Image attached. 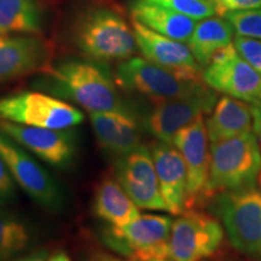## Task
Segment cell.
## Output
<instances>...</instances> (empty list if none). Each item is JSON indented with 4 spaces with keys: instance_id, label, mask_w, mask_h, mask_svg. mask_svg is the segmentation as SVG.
I'll return each instance as SVG.
<instances>
[{
    "instance_id": "6da1fadb",
    "label": "cell",
    "mask_w": 261,
    "mask_h": 261,
    "mask_svg": "<svg viewBox=\"0 0 261 261\" xmlns=\"http://www.w3.org/2000/svg\"><path fill=\"white\" fill-rule=\"evenodd\" d=\"M33 86L65 102H73L89 113L135 110L123 99L108 65L90 58H68L50 63L38 73Z\"/></svg>"
},
{
    "instance_id": "7a4b0ae2",
    "label": "cell",
    "mask_w": 261,
    "mask_h": 261,
    "mask_svg": "<svg viewBox=\"0 0 261 261\" xmlns=\"http://www.w3.org/2000/svg\"><path fill=\"white\" fill-rule=\"evenodd\" d=\"M208 200L225 191L255 188L261 169L257 136L249 132L211 143Z\"/></svg>"
},
{
    "instance_id": "3957f363",
    "label": "cell",
    "mask_w": 261,
    "mask_h": 261,
    "mask_svg": "<svg viewBox=\"0 0 261 261\" xmlns=\"http://www.w3.org/2000/svg\"><path fill=\"white\" fill-rule=\"evenodd\" d=\"M74 42L90 60L126 61L137 47L133 29L116 11L96 8L86 11L75 24Z\"/></svg>"
},
{
    "instance_id": "277c9868",
    "label": "cell",
    "mask_w": 261,
    "mask_h": 261,
    "mask_svg": "<svg viewBox=\"0 0 261 261\" xmlns=\"http://www.w3.org/2000/svg\"><path fill=\"white\" fill-rule=\"evenodd\" d=\"M210 210L221 220L237 252L261 259V194L255 188L217 194L211 198Z\"/></svg>"
},
{
    "instance_id": "5b68a950",
    "label": "cell",
    "mask_w": 261,
    "mask_h": 261,
    "mask_svg": "<svg viewBox=\"0 0 261 261\" xmlns=\"http://www.w3.org/2000/svg\"><path fill=\"white\" fill-rule=\"evenodd\" d=\"M172 224L173 220L167 215L140 214L126 226L107 225L100 231L99 237L104 246L126 259H168Z\"/></svg>"
},
{
    "instance_id": "8992f818",
    "label": "cell",
    "mask_w": 261,
    "mask_h": 261,
    "mask_svg": "<svg viewBox=\"0 0 261 261\" xmlns=\"http://www.w3.org/2000/svg\"><path fill=\"white\" fill-rule=\"evenodd\" d=\"M114 76L121 90L144 96L152 102L190 96L210 87L203 80L185 79L140 57L122 61Z\"/></svg>"
},
{
    "instance_id": "52a82bcc",
    "label": "cell",
    "mask_w": 261,
    "mask_h": 261,
    "mask_svg": "<svg viewBox=\"0 0 261 261\" xmlns=\"http://www.w3.org/2000/svg\"><path fill=\"white\" fill-rule=\"evenodd\" d=\"M0 120L24 126L68 129L79 126L84 121V114L48 93L24 91L0 98Z\"/></svg>"
},
{
    "instance_id": "ba28073f",
    "label": "cell",
    "mask_w": 261,
    "mask_h": 261,
    "mask_svg": "<svg viewBox=\"0 0 261 261\" xmlns=\"http://www.w3.org/2000/svg\"><path fill=\"white\" fill-rule=\"evenodd\" d=\"M0 156L10 174L35 203L45 210L58 212L64 204L61 185L35 156L0 130Z\"/></svg>"
},
{
    "instance_id": "9c48e42d",
    "label": "cell",
    "mask_w": 261,
    "mask_h": 261,
    "mask_svg": "<svg viewBox=\"0 0 261 261\" xmlns=\"http://www.w3.org/2000/svg\"><path fill=\"white\" fill-rule=\"evenodd\" d=\"M224 227L217 218L195 210L173 220L169 257L173 261H201L219 250Z\"/></svg>"
},
{
    "instance_id": "30bf717a",
    "label": "cell",
    "mask_w": 261,
    "mask_h": 261,
    "mask_svg": "<svg viewBox=\"0 0 261 261\" xmlns=\"http://www.w3.org/2000/svg\"><path fill=\"white\" fill-rule=\"evenodd\" d=\"M217 102V91L211 87L190 96L158 100L142 119L143 126L160 142L172 144L179 130L211 114Z\"/></svg>"
},
{
    "instance_id": "8fae6325",
    "label": "cell",
    "mask_w": 261,
    "mask_h": 261,
    "mask_svg": "<svg viewBox=\"0 0 261 261\" xmlns=\"http://www.w3.org/2000/svg\"><path fill=\"white\" fill-rule=\"evenodd\" d=\"M0 130L38 160L55 168H68L76 158L77 135L73 128H42L0 120Z\"/></svg>"
},
{
    "instance_id": "7c38bea8",
    "label": "cell",
    "mask_w": 261,
    "mask_h": 261,
    "mask_svg": "<svg viewBox=\"0 0 261 261\" xmlns=\"http://www.w3.org/2000/svg\"><path fill=\"white\" fill-rule=\"evenodd\" d=\"M211 89L249 104L261 100V74L240 56L233 42L218 52L202 74Z\"/></svg>"
},
{
    "instance_id": "4fadbf2b",
    "label": "cell",
    "mask_w": 261,
    "mask_h": 261,
    "mask_svg": "<svg viewBox=\"0 0 261 261\" xmlns=\"http://www.w3.org/2000/svg\"><path fill=\"white\" fill-rule=\"evenodd\" d=\"M114 178L139 210L166 211L150 148L139 146L114 161Z\"/></svg>"
},
{
    "instance_id": "5bb4252c",
    "label": "cell",
    "mask_w": 261,
    "mask_h": 261,
    "mask_svg": "<svg viewBox=\"0 0 261 261\" xmlns=\"http://www.w3.org/2000/svg\"><path fill=\"white\" fill-rule=\"evenodd\" d=\"M204 116L179 130L172 140L184 159L188 173L187 211L208 201L211 150Z\"/></svg>"
},
{
    "instance_id": "9a60e30c",
    "label": "cell",
    "mask_w": 261,
    "mask_h": 261,
    "mask_svg": "<svg viewBox=\"0 0 261 261\" xmlns=\"http://www.w3.org/2000/svg\"><path fill=\"white\" fill-rule=\"evenodd\" d=\"M137 47L145 60L190 80H203L202 67L185 42L159 34L133 19Z\"/></svg>"
},
{
    "instance_id": "2e32d148",
    "label": "cell",
    "mask_w": 261,
    "mask_h": 261,
    "mask_svg": "<svg viewBox=\"0 0 261 261\" xmlns=\"http://www.w3.org/2000/svg\"><path fill=\"white\" fill-rule=\"evenodd\" d=\"M50 60V45L37 35H0V85L40 73Z\"/></svg>"
},
{
    "instance_id": "e0dca14e",
    "label": "cell",
    "mask_w": 261,
    "mask_h": 261,
    "mask_svg": "<svg viewBox=\"0 0 261 261\" xmlns=\"http://www.w3.org/2000/svg\"><path fill=\"white\" fill-rule=\"evenodd\" d=\"M90 121L98 145L114 159L142 146V119L136 110L90 113Z\"/></svg>"
},
{
    "instance_id": "ac0fdd59",
    "label": "cell",
    "mask_w": 261,
    "mask_h": 261,
    "mask_svg": "<svg viewBox=\"0 0 261 261\" xmlns=\"http://www.w3.org/2000/svg\"><path fill=\"white\" fill-rule=\"evenodd\" d=\"M166 210L173 215L187 211L188 173L184 159L173 144L154 142L150 146Z\"/></svg>"
},
{
    "instance_id": "d6986e66",
    "label": "cell",
    "mask_w": 261,
    "mask_h": 261,
    "mask_svg": "<svg viewBox=\"0 0 261 261\" xmlns=\"http://www.w3.org/2000/svg\"><path fill=\"white\" fill-rule=\"evenodd\" d=\"M92 211L108 226L122 227L140 215L139 208L115 178L107 177L97 185Z\"/></svg>"
},
{
    "instance_id": "ffe728a7",
    "label": "cell",
    "mask_w": 261,
    "mask_h": 261,
    "mask_svg": "<svg viewBox=\"0 0 261 261\" xmlns=\"http://www.w3.org/2000/svg\"><path fill=\"white\" fill-rule=\"evenodd\" d=\"M130 15L135 21L151 31L187 44L197 23L195 18L145 0L133 2L130 5Z\"/></svg>"
},
{
    "instance_id": "44dd1931",
    "label": "cell",
    "mask_w": 261,
    "mask_h": 261,
    "mask_svg": "<svg viewBox=\"0 0 261 261\" xmlns=\"http://www.w3.org/2000/svg\"><path fill=\"white\" fill-rule=\"evenodd\" d=\"M252 108L247 102L230 96L218 99L211 116L205 121L211 143L232 138L252 130Z\"/></svg>"
},
{
    "instance_id": "7402d4cb",
    "label": "cell",
    "mask_w": 261,
    "mask_h": 261,
    "mask_svg": "<svg viewBox=\"0 0 261 261\" xmlns=\"http://www.w3.org/2000/svg\"><path fill=\"white\" fill-rule=\"evenodd\" d=\"M233 27L226 18L207 17L196 23L188 46L201 67H207L215 55L232 44Z\"/></svg>"
},
{
    "instance_id": "603a6c76",
    "label": "cell",
    "mask_w": 261,
    "mask_h": 261,
    "mask_svg": "<svg viewBox=\"0 0 261 261\" xmlns=\"http://www.w3.org/2000/svg\"><path fill=\"white\" fill-rule=\"evenodd\" d=\"M44 21V10L38 0H0V35H38Z\"/></svg>"
},
{
    "instance_id": "cb8c5ba5",
    "label": "cell",
    "mask_w": 261,
    "mask_h": 261,
    "mask_svg": "<svg viewBox=\"0 0 261 261\" xmlns=\"http://www.w3.org/2000/svg\"><path fill=\"white\" fill-rule=\"evenodd\" d=\"M31 242V228L23 219L0 205V261L19 256Z\"/></svg>"
},
{
    "instance_id": "d4e9b609",
    "label": "cell",
    "mask_w": 261,
    "mask_h": 261,
    "mask_svg": "<svg viewBox=\"0 0 261 261\" xmlns=\"http://www.w3.org/2000/svg\"><path fill=\"white\" fill-rule=\"evenodd\" d=\"M145 2L174 10L195 19H203L218 14L217 4L212 0H145Z\"/></svg>"
},
{
    "instance_id": "484cf974",
    "label": "cell",
    "mask_w": 261,
    "mask_h": 261,
    "mask_svg": "<svg viewBox=\"0 0 261 261\" xmlns=\"http://www.w3.org/2000/svg\"><path fill=\"white\" fill-rule=\"evenodd\" d=\"M224 17L230 22L236 34L261 40V8L228 11Z\"/></svg>"
},
{
    "instance_id": "4316f807",
    "label": "cell",
    "mask_w": 261,
    "mask_h": 261,
    "mask_svg": "<svg viewBox=\"0 0 261 261\" xmlns=\"http://www.w3.org/2000/svg\"><path fill=\"white\" fill-rule=\"evenodd\" d=\"M233 46L240 56L261 74V40L236 34L233 39Z\"/></svg>"
},
{
    "instance_id": "83f0119b",
    "label": "cell",
    "mask_w": 261,
    "mask_h": 261,
    "mask_svg": "<svg viewBox=\"0 0 261 261\" xmlns=\"http://www.w3.org/2000/svg\"><path fill=\"white\" fill-rule=\"evenodd\" d=\"M16 182L10 174L4 160L0 156V205L9 203L15 198Z\"/></svg>"
},
{
    "instance_id": "f1b7e54d",
    "label": "cell",
    "mask_w": 261,
    "mask_h": 261,
    "mask_svg": "<svg viewBox=\"0 0 261 261\" xmlns=\"http://www.w3.org/2000/svg\"><path fill=\"white\" fill-rule=\"evenodd\" d=\"M218 8V15H225L228 11L260 9L261 0H214Z\"/></svg>"
},
{
    "instance_id": "f546056e",
    "label": "cell",
    "mask_w": 261,
    "mask_h": 261,
    "mask_svg": "<svg viewBox=\"0 0 261 261\" xmlns=\"http://www.w3.org/2000/svg\"><path fill=\"white\" fill-rule=\"evenodd\" d=\"M48 252L46 249H37L33 250L25 255H19L11 261H47Z\"/></svg>"
},
{
    "instance_id": "4dcf8cb0",
    "label": "cell",
    "mask_w": 261,
    "mask_h": 261,
    "mask_svg": "<svg viewBox=\"0 0 261 261\" xmlns=\"http://www.w3.org/2000/svg\"><path fill=\"white\" fill-rule=\"evenodd\" d=\"M253 114V127L255 130V135L261 139V100L256 103L250 104Z\"/></svg>"
},
{
    "instance_id": "1f68e13d",
    "label": "cell",
    "mask_w": 261,
    "mask_h": 261,
    "mask_svg": "<svg viewBox=\"0 0 261 261\" xmlns=\"http://www.w3.org/2000/svg\"><path fill=\"white\" fill-rule=\"evenodd\" d=\"M92 261H136V260L126 259V257H122L120 255H115V254L97 252V253L93 254Z\"/></svg>"
},
{
    "instance_id": "d6a6232c",
    "label": "cell",
    "mask_w": 261,
    "mask_h": 261,
    "mask_svg": "<svg viewBox=\"0 0 261 261\" xmlns=\"http://www.w3.org/2000/svg\"><path fill=\"white\" fill-rule=\"evenodd\" d=\"M47 261H71V259L67 253L61 250V252H56L52 254V255H48Z\"/></svg>"
},
{
    "instance_id": "836d02e7",
    "label": "cell",
    "mask_w": 261,
    "mask_h": 261,
    "mask_svg": "<svg viewBox=\"0 0 261 261\" xmlns=\"http://www.w3.org/2000/svg\"><path fill=\"white\" fill-rule=\"evenodd\" d=\"M219 261H244V260H238V259H223Z\"/></svg>"
},
{
    "instance_id": "e575fe53",
    "label": "cell",
    "mask_w": 261,
    "mask_h": 261,
    "mask_svg": "<svg viewBox=\"0 0 261 261\" xmlns=\"http://www.w3.org/2000/svg\"><path fill=\"white\" fill-rule=\"evenodd\" d=\"M154 261H173L171 259H159V260H154Z\"/></svg>"
},
{
    "instance_id": "d590c367",
    "label": "cell",
    "mask_w": 261,
    "mask_h": 261,
    "mask_svg": "<svg viewBox=\"0 0 261 261\" xmlns=\"http://www.w3.org/2000/svg\"><path fill=\"white\" fill-rule=\"evenodd\" d=\"M259 184H260V187H261V169H260V174H259Z\"/></svg>"
},
{
    "instance_id": "8d00e7d4",
    "label": "cell",
    "mask_w": 261,
    "mask_h": 261,
    "mask_svg": "<svg viewBox=\"0 0 261 261\" xmlns=\"http://www.w3.org/2000/svg\"><path fill=\"white\" fill-rule=\"evenodd\" d=\"M212 2H214V0H212Z\"/></svg>"
}]
</instances>
